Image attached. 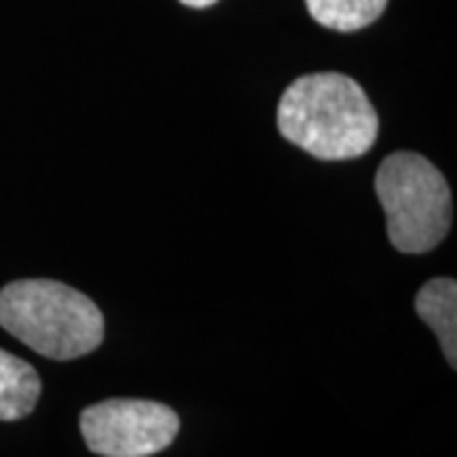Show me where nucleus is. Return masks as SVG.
<instances>
[{
  "label": "nucleus",
  "instance_id": "4",
  "mask_svg": "<svg viewBox=\"0 0 457 457\" xmlns=\"http://www.w3.org/2000/svg\"><path fill=\"white\" fill-rule=\"evenodd\" d=\"M179 414L150 399H107L79 417L87 447L102 457H150L179 435Z\"/></svg>",
  "mask_w": 457,
  "mask_h": 457
},
{
  "label": "nucleus",
  "instance_id": "5",
  "mask_svg": "<svg viewBox=\"0 0 457 457\" xmlns=\"http://www.w3.org/2000/svg\"><path fill=\"white\" fill-rule=\"evenodd\" d=\"M417 315L435 330L447 363L457 366V285L453 278L429 279L414 300Z\"/></svg>",
  "mask_w": 457,
  "mask_h": 457
},
{
  "label": "nucleus",
  "instance_id": "1",
  "mask_svg": "<svg viewBox=\"0 0 457 457\" xmlns=\"http://www.w3.org/2000/svg\"><path fill=\"white\" fill-rule=\"evenodd\" d=\"M278 128L285 140L320 161H351L376 143L378 114L359 82L338 71H318L285 89Z\"/></svg>",
  "mask_w": 457,
  "mask_h": 457
},
{
  "label": "nucleus",
  "instance_id": "6",
  "mask_svg": "<svg viewBox=\"0 0 457 457\" xmlns=\"http://www.w3.org/2000/svg\"><path fill=\"white\" fill-rule=\"evenodd\" d=\"M41 396V378L29 361L0 351V422H16L33 411Z\"/></svg>",
  "mask_w": 457,
  "mask_h": 457
},
{
  "label": "nucleus",
  "instance_id": "7",
  "mask_svg": "<svg viewBox=\"0 0 457 457\" xmlns=\"http://www.w3.org/2000/svg\"><path fill=\"white\" fill-rule=\"evenodd\" d=\"M389 0H305L311 16L330 31H361L386 11Z\"/></svg>",
  "mask_w": 457,
  "mask_h": 457
},
{
  "label": "nucleus",
  "instance_id": "3",
  "mask_svg": "<svg viewBox=\"0 0 457 457\" xmlns=\"http://www.w3.org/2000/svg\"><path fill=\"white\" fill-rule=\"evenodd\" d=\"M376 196L386 213V231L402 254H427L453 224L450 186L435 165L417 153H392L378 165Z\"/></svg>",
  "mask_w": 457,
  "mask_h": 457
},
{
  "label": "nucleus",
  "instance_id": "2",
  "mask_svg": "<svg viewBox=\"0 0 457 457\" xmlns=\"http://www.w3.org/2000/svg\"><path fill=\"white\" fill-rule=\"evenodd\" d=\"M0 326L54 361L82 359L104 341V318L95 300L54 279L5 285L0 290Z\"/></svg>",
  "mask_w": 457,
  "mask_h": 457
},
{
  "label": "nucleus",
  "instance_id": "8",
  "mask_svg": "<svg viewBox=\"0 0 457 457\" xmlns=\"http://www.w3.org/2000/svg\"><path fill=\"white\" fill-rule=\"evenodd\" d=\"M183 5H188V8H209L213 3H219V0H180Z\"/></svg>",
  "mask_w": 457,
  "mask_h": 457
}]
</instances>
